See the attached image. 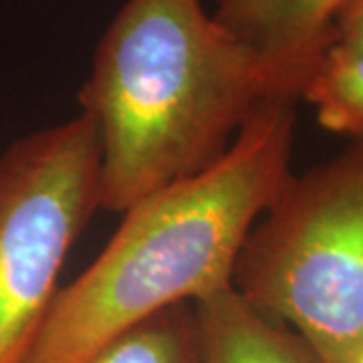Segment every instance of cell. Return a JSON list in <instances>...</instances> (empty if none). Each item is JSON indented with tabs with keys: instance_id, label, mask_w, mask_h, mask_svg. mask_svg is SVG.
<instances>
[{
	"instance_id": "8",
	"label": "cell",
	"mask_w": 363,
	"mask_h": 363,
	"mask_svg": "<svg viewBox=\"0 0 363 363\" xmlns=\"http://www.w3.org/2000/svg\"><path fill=\"white\" fill-rule=\"evenodd\" d=\"M87 363H200L194 305H178L138 325Z\"/></svg>"
},
{
	"instance_id": "1",
	"label": "cell",
	"mask_w": 363,
	"mask_h": 363,
	"mask_svg": "<svg viewBox=\"0 0 363 363\" xmlns=\"http://www.w3.org/2000/svg\"><path fill=\"white\" fill-rule=\"evenodd\" d=\"M295 101L260 105L226 156L131 206L57 291L21 363H87L138 325L233 285L248 233L291 180Z\"/></svg>"
},
{
	"instance_id": "5",
	"label": "cell",
	"mask_w": 363,
	"mask_h": 363,
	"mask_svg": "<svg viewBox=\"0 0 363 363\" xmlns=\"http://www.w3.org/2000/svg\"><path fill=\"white\" fill-rule=\"evenodd\" d=\"M353 0H218L214 18L257 61L274 101L301 99Z\"/></svg>"
},
{
	"instance_id": "6",
	"label": "cell",
	"mask_w": 363,
	"mask_h": 363,
	"mask_svg": "<svg viewBox=\"0 0 363 363\" xmlns=\"http://www.w3.org/2000/svg\"><path fill=\"white\" fill-rule=\"evenodd\" d=\"M200 363H319L293 329L233 285L194 303Z\"/></svg>"
},
{
	"instance_id": "4",
	"label": "cell",
	"mask_w": 363,
	"mask_h": 363,
	"mask_svg": "<svg viewBox=\"0 0 363 363\" xmlns=\"http://www.w3.org/2000/svg\"><path fill=\"white\" fill-rule=\"evenodd\" d=\"M99 210V143L85 113L0 154V363H21L73 245Z\"/></svg>"
},
{
	"instance_id": "7",
	"label": "cell",
	"mask_w": 363,
	"mask_h": 363,
	"mask_svg": "<svg viewBox=\"0 0 363 363\" xmlns=\"http://www.w3.org/2000/svg\"><path fill=\"white\" fill-rule=\"evenodd\" d=\"M309 101L325 130L363 142V43L335 40L305 83Z\"/></svg>"
},
{
	"instance_id": "2",
	"label": "cell",
	"mask_w": 363,
	"mask_h": 363,
	"mask_svg": "<svg viewBox=\"0 0 363 363\" xmlns=\"http://www.w3.org/2000/svg\"><path fill=\"white\" fill-rule=\"evenodd\" d=\"M269 101L257 61L202 0H128L79 91L99 143V210L125 214L212 168Z\"/></svg>"
},
{
	"instance_id": "3",
	"label": "cell",
	"mask_w": 363,
	"mask_h": 363,
	"mask_svg": "<svg viewBox=\"0 0 363 363\" xmlns=\"http://www.w3.org/2000/svg\"><path fill=\"white\" fill-rule=\"evenodd\" d=\"M233 286L303 339L319 363L363 350V142L291 176L248 233Z\"/></svg>"
},
{
	"instance_id": "9",
	"label": "cell",
	"mask_w": 363,
	"mask_h": 363,
	"mask_svg": "<svg viewBox=\"0 0 363 363\" xmlns=\"http://www.w3.org/2000/svg\"><path fill=\"white\" fill-rule=\"evenodd\" d=\"M335 40L363 43V0H353L339 18Z\"/></svg>"
}]
</instances>
